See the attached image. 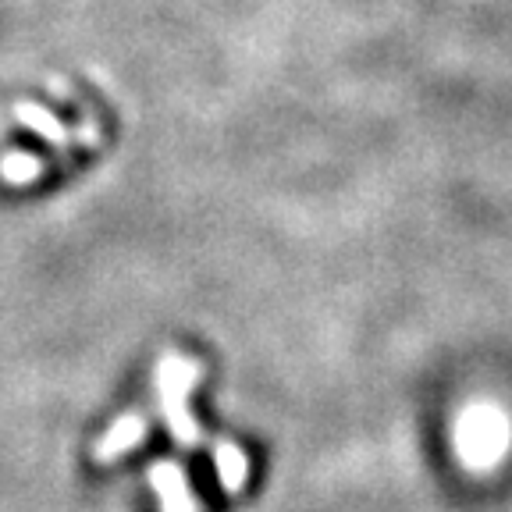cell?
Here are the masks:
<instances>
[{
    "label": "cell",
    "instance_id": "1",
    "mask_svg": "<svg viewBox=\"0 0 512 512\" xmlns=\"http://www.w3.org/2000/svg\"><path fill=\"white\" fill-rule=\"evenodd\" d=\"M203 377V367L196 360H185L178 352H164L157 363V399H160V416H164V427L182 448L200 445L203 431L200 424L192 420L189 413V392L196 388V381Z\"/></svg>",
    "mask_w": 512,
    "mask_h": 512
},
{
    "label": "cell",
    "instance_id": "2",
    "mask_svg": "<svg viewBox=\"0 0 512 512\" xmlns=\"http://www.w3.org/2000/svg\"><path fill=\"white\" fill-rule=\"evenodd\" d=\"M150 488L160 502V512H200V502L189 488V477L171 459H160V463L150 466Z\"/></svg>",
    "mask_w": 512,
    "mask_h": 512
},
{
    "label": "cell",
    "instance_id": "3",
    "mask_svg": "<svg viewBox=\"0 0 512 512\" xmlns=\"http://www.w3.org/2000/svg\"><path fill=\"white\" fill-rule=\"evenodd\" d=\"M146 434H150V424H146V416L125 413L121 420H114V424L107 427L104 438L96 441V448H93L96 463H114V459H121L125 452H132L136 445H143Z\"/></svg>",
    "mask_w": 512,
    "mask_h": 512
},
{
    "label": "cell",
    "instance_id": "4",
    "mask_svg": "<svg viewBox=\"0 0 512 512\" xmlns=\"http://www.w3.org/2000/svg\"><path fill=\"white\" fill-rule=\"evenodd\" d=\"M214 470L217 480H221L224 495H239L246 488V477H249V459L235 441H217L214 445Z\"/></svg>",
    "mask_w": 512,
    "mask_h": 512
},
{
    "label": "cell",
    "instance_id": "5",
    "mask_svg": "<svg viewBox=\"0 0 512 512\" xmlns=\"http://www.w3.org/2000/svg\"><path fill=\"white\" fill-rule=\"evenodd\" d=\"M15 118L22 121L25 128H32L36 136H43L47 143L54 146H68V128L57 114H50L47 107H36V104H15Z\"/></svg>",
    "mask_w": 512,
    "mask_h": 512
},
{
    "label": "cell",
    "instance_id": "6",
    "mask_svg": "<svg viewBox=\"0 0 512 512\" xmlns=\"http://www.w3.org/2000/svg\"><path fill=\"white\" fill-rule=\"evenodd\" d=\"M43 175V160L36 153H22V150H11L8 157L0 160V178L8 185H29Z\"/></svg>",
    "mask_w": 512,
    "mask_h": 512
}]
</instances>
